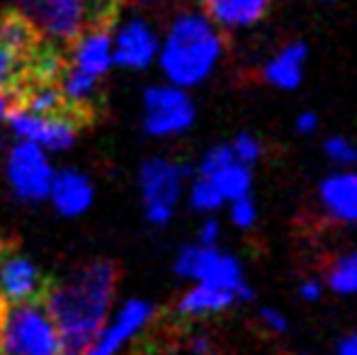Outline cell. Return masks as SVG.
<instances>
[{
	"mask_svg": "<svg viewBox=\"0 0 357 355\" xmlns=\"http://www.w3.org/2000/svg\"><path fill=\"white\" fill-rule=\"evenodd\" d=\"M117 278V266L107 258H100L78 268L61 282L47 285L42 304L56 324L63 355H83L105 326Z\"/></svg>",
	"mask_w": 357,
	"mask_h": 355,
	"instance_id": "obj_1",
	"label": "cell"
},
{
	"mask_svg": "<svg viewBox=\"0 0 357 355\" xmlns=\"http://www.w3.org/2000/svg\"><path fill=\"white\" fill-rule=\"evenodd\" d=\"M224 52V32L204 13L188 10L170 22L155 61L165 73V81L192 90L214 76Z\"/></svg>",
	"mask_w": 357,
	"mask_h": 355,
	"instance_id": "obj_2",
	"label": "cell"
},
{
	"mask_svg": "<svg viewBox=\"0 0 357 355\" xmlns=\"http://www.w3.org/2000/svg\"><path fill=\"white\" fill-rule=\"evenodd\" d=\"M0 355H63L56 324L42 302L0 299Z\"/></svg>",
	"mask_w": 357,
	"mask_h": 355,
	"instance_id": "obj_3",
	"label": "cell"
},
{
	"mask_svg": "<svg viewBox=\"0 0 357 355\" xmlns=\"http://www.w3.org/2000/svg\"><path fill=\"white\" fill-rule=\"evenodd\" d=\"M175 273L192 282H212L238 292L241 302L253 299V287L245 278L243 263L229 251H221L219 246H183L175 256Z\"/></svg>",
	"mask_w": 357,
	"mask_h": 355,
	"instance_id": "obj_4",
	"label": "cell"
},
{
	"mask_svg": "<svg viewBox=\"0 0 357 355\" xmlns=\"http://www.w3.org/2000/svg\"><path fill=\"white\" fill-rule=\"evenodd\" d=\"M195 119L197 107L185 88L165 81L144 90V129L149 137H180L192 129Z\"/></svg>",
	"mask_w": 357,
	"mask_h": 355,
	"instance_id": "obj_5",
	"label": "cell"
},
{
	"mask_svg": "<svg viewBox=\"0 0 357 355\" xmlns=\"http://www.w3.org/2000/svg\"><path fill=\"white\" fill-rule=\"evenodd\" d=\"M188 168L168 158H149L139 171L144 212L149 224L165 227L173 219L175 207L183 197Z\"/></svg>",
	"mask_w": 357,
	"mask_h": 355,
	"instance_id": "obj_6",
	"label": "cell"
},
{
	"mask_svg": "<svg viewBox=\"0 0 357 355\" xmlns=\"http://www.w3.org/2000/svg\"><path fill=\"white\" fill-rule=\"evenodd\" d=\"M17 8L52 42H73L88 24L90 0H17Z\"/></svg>",
	"mask_w": 357,
	"mask_h": 355,
	"instance_id": "obj_7",
	"label": "cell"
},
{
	"mask_svg": "<svg viewBox=\"0 0 357 355\" xmlns=\"http://www.w3.org/2000/svg\"><path fill=\"white\" fill-rule=\"evenodd\" d=\"M8 183L13 192L24 202H42L49 197L54 171L44 156L42 146L20 139L8 156Z\"/></svg>",
	"mask_w": 357,
	"mask_h": 355,
	"instance_id": "obj_8",
	"label": "cell"
},
{
	"mask_svg": "<svg viewBox=\"0 0 357 355\" xmlns=\"http://www.w3.org/2000/svg\"><path fill=\"white\" fill-rule=\"evenodd\" d=\"M8 124L20 139L34 142L37 146L49 149V151H63L73 146L78 129L83 124L71 114H34L20 105L8 107Z\"/></svg>",
	"mask_w": 357,
	"mask_h": 355,
	"instance_id": "obj_9",
	"label": "cell"
},
{
	"mask_svg": "<svg viewBox=\"0 0 357 355\" xmlns=\"http://www.w3.org/2000/svg\"><path fill=\"white\" fill-rule=\"evenodd\" d=\"M153 317L155 307L151 302H146V299H129L117 312V317L109 322V326L100 328L98 336L90 341V346L85 348L83 355H117L124 343L137 338L153 322Z\"/></svg>",
	"mask_w": 357,
	"mask_h": 355,
	"instance_id": "obj_10",
	"label": "cell"
},
{
	"mask_svg": "<svg viewBox=\"0 0 357 355\" xmlns=\"http://www.w3.org/2000/svg\"><path fill=\"white\" fill-rule=\"evenodd\" d=\"M160 39L142 17H129L112 32V63L132 71H144L158 56Z\"/></svg>",
	"mask_w": 357,
	"mask_h": 355,
	"instance_id": "obj_11",
	"label": "cell"
},
{
	"mask_svg": "<svg viewBox=\"0 0 357 355\" xmlns=\"http://www.w3.org/2000/svg\"><path fill=\"white\" fill-rule=\"evenodd\" d=\"M49 280L39 273V268L24 256L13 251H3L0 256V299L8 302H42Z\"/></svg>",
	"mask_w": 357,
	"mask_h": 355,
	"instance_id": "obj_12",
	"label": "cell"
},
{
	"mask_svg": "<svg viewBox=\"0 0 357 355\" xmlns=\"http://www.w3.org/2000/svg\"><path fill=\"white\" fill-rule=\"evenodd\" d=\"M319 204L335 224L357 227V171L338 168L319 183Z\"/></svg>",
	"mask_w": 357,
	"mask_h": 355,
	"instance_id": "obj_13",
	"label": "cell"
},
{
	"mask_svg": "<svg viewBox=\"0 0 357 355\" xmlns=\"http://www.w3.org/2000/svg\"><path fill=\"white\" fill-rule=\"evenodd\" d=\"M241 302L238 292L229 287L212 282H195V287H190L188 292H183V297L175 304V312L185 322H202V319H212L219 314H226L229 309H234Z\"/></svg>",
	"mask_w": 357,
	"mask_h": 355,
	"instance_id": "obj_14",
	"label": "cell"
},
{
	"mask_svg": "<svg viewBox=\"0 0 357 355\" xmlns=\"http://www.w3.org/2000/svg\"><path fill=\"white\" fill-rule=\"evenodd\" d=\"M71 66L102 78L112 66V29L107 24L88 27L73 39Z\"/></svg>",
	"mask_w": 357,
	"mask_h": 355,
	"instance_id": "obj_15",
	"label": "cell"
},
{
	"mask_svg": "<svg viewBox=\"0 0 357 355\" xmlns=\"http://www.w3.org/2000/svg\"><path fill=\"white\" fill-rule=\"evenodd\" d=\"M202 13L221 29L238 32L260 24L270 13V0H199Z\"/></svg>",
	"mask_w": 357,
	"mask_h": 355,
	"instance_id": "obj_16",
	"label": "cell"
},
{
	"mask_svg": "<svg viewBox=\"0 0 357 355\" xmlns=\"http://www.w3.org/2000/svg\"><path fill=\"white\" fill-rule=\"evenodd\" d=\"M306 59L309 49L301 42H289L280 47L263 66V81L275 90L291 93L304 83L306 76Z\"/></svg>",
	"mask_w": 357,
	"mask_h": 355,
	"instance_id": "obj_17",
	"label": "cell"
},
{
	"mask_svg": "<svg viewBox=\"0 0 357 355\" xmlns=\"http://www.w3.org/2000/svg\"><path fill=\"white\" fill-rule=\"evenodd\" d=\"M49 195L54 199V207L63 217H78L93 204V185L78 171H63L54 176Z\"/></svg>",
	"mask_w": 357,
	"mask_h": 355,
	"instance_id": "obj_18",
	"label": "cell"
},
{
	"mask_svg": "<svg viewBox=\"0 0 357 355\" xmlns=\"http://www.w3.org/2000/svg\"><path fill=\"white\" fill-rule=\"evenodd\" d=\"M204 178H209L219 188V192L224 195L226 202H231L236 197H243V195H250V190H253V168L243 166L236 158L226 161L221 168H216L212 176H204Z\"/></svg>",
	"mask_w": 357,
	"mask_h": 355,
	"instance_id": "obj_19",
	"label": "cell"
},
{
	"mask_svg": "<svg viewBox=\"0 0 357 355\" xmlns=\"http://www.w3.org/2000/svg\"><path fill=\"white\" fill-rule=\"evenodd\" d=\"M326 289L338 297H357V248L340 253L326 270Z\"/></svg>",
	"mask_w": 357,
	"mask_h": 355,
	"instance_id": "obj_20",
	"label": "cell"
},
{
	"mask_svg": "<svg viewBox=\"0 0 357 355\" xmlns=\"http://www.w3.org/2000/svg\"><path fill=\"white\" fill-rule=\"evenodd\" d=\"M27 66H29L27 56H22L13 47L0 42V90L3 93L15 95L24 86V81H27Z\"/></svg>",
	"mask_w": 357,
	"mask_h": 355,
	"instance_id": "obj_21",
	"label": "cell"
},
{
	"mask_svg": "<svg viewBox=\"0 0 357 355\" xmlns=\"http://www.w3.org/2000/svg\"><path fill=\"white\" fill-rule=\"evenodd\" d=\"M188 199H190V207L197 209V212H202V214H214L226 204V199H224V195L219 192V188L204 176H197L192 180Z\"/></svg>",
	"mask_w": 357,
	"mask_h": 355,
	"instance_id": "obj_22",
	"label": "cell"
},
{
	"mask_svg": "<svg viewBox=\"0 0 357 355\" xmlns=\"http://www.w3.org/2000/svg\"><path fill=\"white\" fill-rule=\"evenodd\" d=\"M324 153L335 168H357V144L350 137L333 134L324 142Z\"/></svg>",
	"mask_w": 357,
	"mask_h": 355,
	"instance_id": "obj_23",
	"label": "cell"
},
{
	"mask_svg": "<svg viewBox=\"0 0 357 355\" xmlns=\"http://www.w3.org/2000/svg\"><path fill=\"white\" fill-rule=\"evenodd\" d=\"M229 146H231V153H234L236 161H241L243 166H248V168L258 166L260 158H263V153H265L263 142H260V139L255 137V134H250V132L236 134V137L229 142Z\"/></svg>",
	"mask_w": 357,
	"mask_h": 355,
	"instance_id": "obj_24",
	"label": "cell"
},
{
	"mask_svg": "<svg viewBox=\"0 0 357 355\" xmlns=\"http://www.w3.org/2000/svg\"><path fill=\"white\" fill-rule=\"evenodd\" d=\"M226 204H229V219L236 229L250 232V229L258 224L260 209H258V202L253 199V195H243V197H236Z\"/></svg>",
	"mask_w": 357,
	"mask_h": 355,
	"instance_id": "obj_25",
	"label": "cell"
},
{
	"mask_svg": "<svg viewBox=\"0 0 357 355\" xmlns=\"http://www.w3.org/2000/svg\"><path fill=\"white\" fill-rule=\"evenodd\" d=\"M258 322H260V326L268 333H273V336H282V333L289 331V319H287V314L280 312L278 307H263L258 312Z\"/></svg>",
	"mask_w": 357,
	"mask_h": 355,
	"instance_id": "obj_26",
	"label": "cell"
},
{
	"mask_svg": "<svg viewBox=\"0 0 357 355\" xmlns=\"http://www.w3.org/2000/svg\"><path fill=\"white\" fill-rule=\"evenodd\" d=\"M324 292H326V285H324V280H319V278L301 280L299 289H296L299 299H301V302H306V304H316L321 297H324Z\"/></svg>",
	"mask_w": 357,
	"mask_h": 355,
	"instance_id": "obj_27",
	"label": "cell"
},
{
	"mask_svg": "<svg viewBox=\"0 0 357 355\" xmlns=\"http://www.w3.org/2000/svg\"><path fill=\"white\" fill-rule=\"evenodd\" d=\"M219 241H221V224H219V219H214L212 214H209L202 222L197 243H202V246H219Z\"/></svg>",
	"mask_w": 357,
	"mask_h": 355,
	"instance_id": "obj_28",
	"label": "cell"
},
{
	"mask_svg": "<svg viewBox=\"0 0 357 355\" xmlns=\"http://www.w3.org/2000/svg\"><path fill=\"white\" fill-rule=\"evenodd\" d=\"M319 124H321V119L314 109H304V112H299L294 119V129H296V134H301V137L316 134L319 132Z\"/></svg>",
	"mask_w": 357,
	"mask_h": 355,
	"instance_id": "obj_29",
	"label": "cell"
},
{
	"mask_svg": "<svg viewBox=\"0 0 357 355\" xmlns=\"http://www.w3.org/2000/svg\"><path fill=\"white\" fill-rule=\"evenodd\" d=\"M188 346H190V351H192V353H197V355H207L209 351H212L214 343H212V338H209L207 333H195V336L190 338Z\"/></svg>",
	"mask_w": 357,
	"mask_h": 355,
	"instance_id": "obj_30",
	"label": "cell"
},
{
	"mask_svg": "<svg viewBox=\"0 0 357 355\" xmlns=\"http://www.w3.org/2000/svg\"><path fill=\"white\" fill-rule=\"evenodd\" d=\"M335 355H357V331L340 338L338 348H335Z\"/></svg>",
	"mask_w": 357,
	"mask_h": 355,
	"instance_id": "obj_31",
	"label": "cell"
},
{
	"mask_svg": "<svg viewBox=\"0 0 357 355\" xmlns=\"http://www.w3.org/2000/svg\"><path fill=\"white\" fill-rule=\"evenodd\" d=\"M8 107H10V98H8V93H3V90H0V119L5 117V112H8Z\"/></svg>",
	"mask_w": 357,
	"mask_h": 355,
	"instance_id": "obj_32",
	"label": "cell"
},
{
	"mask_svg": "<svg viewBox=\"0 0 357 355\" xmlns=\"http://www.w3.org/2000/svg\"><path fill=\"white\" fill-rule=\"evenodd\" d=\"M98 3H102V5H112V3H117V0H98Z\"/></svg>",
	"mask_w": 357,
	"mask_h": 355,
	"instance_id": "obj_33",
	"label": "cell"
},
{
	"mask_svg": "<svg viewBox=\"0 0 357 355\" xmlns=\"http://www.w3.org/2000/svg\"><path fill=\"white\" fill-rule=\"evenodd\" d=\"M0 151H3V139H0Z\"/></svg>",
	"mask_w": 357,
	"mask_h": 355,
	"instance_id": "obj_34",
	"label": "cell"
},
{
	"mask_svg": "<svg viewBox=\"0 0 357 355\" xmlns=\"http://www.w3.org/2000/svg\"><path fill=\"white\" fill-rule=\"evenodd\" d=\"M328 3H335V0H328Z\"/></svg>",
	"mask_w": 357,
	"mask_h": 355,
	"instance_id": "obj_35",
	"label": "cell"
},
{
	"mask_svg": "<svg viewBox=\"0 0 357 355\" xmlns=\"http://www.w3.org/2000/svg\"><path fill=\"white\" fill-rule=\"evenodd\" d=\"M13 3H17V0H13Z\"/></svg>",
	"mask_w": 357,
	"mask_h": 355,
	"instance_id": "obj_36",
	"label": "cell"
}]
</instances>
